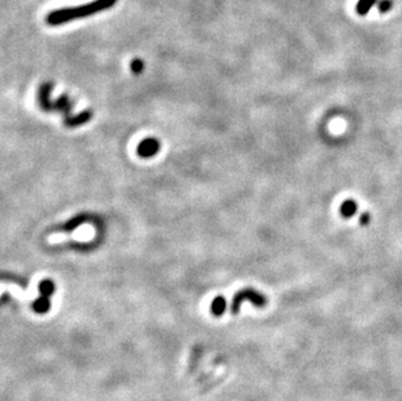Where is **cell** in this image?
I'll list each match as a JSON object with an SVG mask.
<instances>
[{"mask_svg":"<svg viewBox=\"0 0 402 401\" xmlns=\"http://www.w3.org/2000/svg\"><path fill=\"white\" fill-rule=\"evenodd\" d=\"M251 301L255 306L258 307H264L265 304H267V300L265 297H263L262 295H259L258 292L251 291V289H247V291H242L240 293H237L235 298H233V304H232V313L237 314L238 310L241 307V302L245 300Z\"/></svg>","mask_w":402,"mask_h":401,"instance_id":"cell-2","label":"cell"},{"mask_svg":"<svg viewBox=\"0 0 402 401\" xmlns=\"http://www.w3.org/2000/svg\"><path fill=\"white\" fill-rule=\"evenodd\" d=\"M356 211H358V205H356V202L354 199H346L340 206V214L345 219L353 218L356 214Z\"/></svg>","mask_w":402,"mask_h":401,"instance_id":"cell-3","label":"cell"},{"mask_svg":"<svg viewBox=\"0 0 402 401\" xmlns=\"http://www.w3.org/2000/svg\"><path fill=\"white\" fill-rule=\"evenodd\" d=\"M226 307H227L226 300H224L222 297H217V298H215V301L212 302L211 310H212V313L215 314V315L220 316L222 313H224V311H226Z\"/></svg>","mask_w":402,"mask_h":401,"instance_id":"cell-5","label":"cell"},{"mask_svg":"<svg viewBox=\"0 0 402 401\" xmlns=\"http://www.w3.org/2000/svg\"><path fill=\"white\" fill-rule=\"evenodd\" d=\"M158 147L159 145L156 141L146 140L141 143L140 150H138V151H140L141 155H144V156H150V155L155 154V152L158 151Z\"/></svg>","mask_w":402,"mask_h":401,"instance_id":"cell-4","label":"cell"},{"mask_svg":"<svg viewBox=\"0 0 402 401\" xmlns=\"http://www.w3.org/2000/svg\"><path fill=\"white\" fill-rule=\"evenodd\" d=\"M376 2L378 0H360L358 4H356V12L360 13L361 16H366Z\"/></svg>","mask_w":402,"mask_h":401,"instance_id":"cell-6","label":"cell"},{"mask_svg":"<svg viewBox=\"0 0 402 401\" xmlns=\"http://www.w3.org/2000/svg\"><path fill=\"white\" fill-rule=\"evenodd\" d=\"M361 224L362 225H367L370 222V214L369 213H365L362 216H361Z\"/></svg>","mask_w":402,"mask_h":401,"instance_id":"cell-10","label":"cell"},{"mask_svg":"<svg viewBox=\"0 0 402 401\" xmlns=\"http://www.w3.org/2000/svg\"><path fill=\"white\" fill-rule=\"evenodd\" d=\"M131 69L137 73L141 72V70L144 69V64H142V61L141 60H134L133 63H131Z\"/></svg>","mask_w":402,"mask_h":401,"instance_id":"cell-9","label":"cell"},{"mask_svg":"<svg viewBox=\"0 0 402 401\" xmlns=\"http://www.w3.org/2000/svg\"><path fill=\"white\" fill-rule=\"evenodd\" d=\"M50 309V302L46 297H42L40 300H38L35 304H34V310L37 313H46L47 310Z\"/></svg>","mask_w":402,"mask_h":401,"instance_id":"cell-7","label":"cell"},{"mask_svg":"<svg viewBox=\"0 0 402 401\" xmlns=\"http://www.w3.org/2000/svg\"><path fill=\"white\" fill-rule=\"evenodd\" d=\"M392 6H393L392 0H381L380 3H379V11H380L381 13H385L392 8Z\"/></svg>","mask_w":402,"mask_h":401,"instance_id":"cell-8","label":"cell"},{"mask_svg":"<svg viewBox=\"0 0 402 401\" xmlns=\"http://www.w3.org/2000/svg\"><path fill=\"white\" fill-rule=\"evenodd\" d=\"M116 3L117 0H93L85 6L55 9L46 16V22L50 26H59V25L67 24L73 20L85 18L98 12H102V11H107V9L112 8Z\"/></svg>","mask_w":402,"mask_h":401,"instance_id":"cell-1","label":"cell"}]
</instances>
